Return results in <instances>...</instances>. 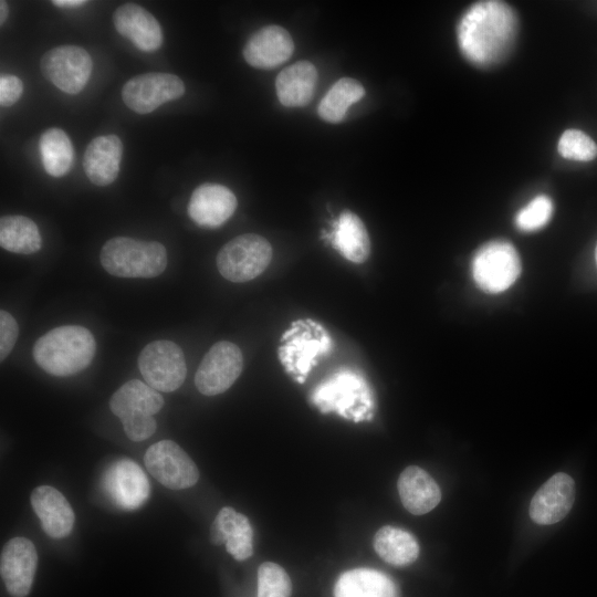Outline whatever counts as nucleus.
Here are the masks:
<instances>
[{
  "label": "nucleus",
  "mask_w": 597,
  "mask_h": 597,
  "mask_svg": "<svg viewBox=\"0 0 597 597\" xmlns=\"http://www.w3.org/2000/svg\"><path fill=\"white\" fill-rule=\"evenodd\" d=\"M517 17L502 1H481L471 6L458 25V43L472 63L489 66L510 51L516 32Z\"/></svg>",
  "instance_id": "obj_1"
},
{
  "label": "nucleus",
  "mask_w": 597,
  "mask_h": 597,
  "mask_svg": "<svg viewBox=\"0 0 597 597\" xmlns=\"http://www.w3.org/2000/svg\"><path fill=\"white\" fill-rule=\"evenodd\" d=\"M95 349V339L87 328L63 325L41 336L32 355L44 371L65 377L85 369L92 363Z\"/></svg>",
  "instance_id": "obj_2"
},
{
  "label": "nucleus",
  "mask_w": 597,
  "mask_h": 597,
  "mask_svg": "<svg viewBox=\"0 0 597 597\" xmlns=\"http://www.w3.org/2000/svg\"><path fill=\"white\" fill-rule=\"evenodd\" d=\"M101 263L105 271L115 276L150 279L165 271L167 252L157 241L115 237L104 243Z\"/></svg>",
  "instance_id": "obj_3"
},
{
  "label": "nucleus",
  "mask_w": 597,
  "mask_h": 597,
  "mask_svg": "<svg viewBox=\"0 0 597 597\" xmlns=\"http://www.w3.org/2000/svg\"><path fill=\"white\" fill-rule=\"evenodd\" d=\"M164 406L161 395L149 385L132 379L111 397L109 408L117 416L132 441L148 439L156 431V415Z\"/></svg>",
  "instance_id": "obj_4"
},
{
  "label": "nucleus",
  "mask_w": 597,
  "mask_h": 597,
  "mask_svg": "<svg viewBox=\"0 0 597 597\" xmlns=\"http://www.w3.org/2000/svg\"><path fill=\"white\" fill-rule=\"evenodd\" d=\"M314 404L323 412L334 411L359 421L373 410V397L366 381L357 374L343 370L323 381L313 394Z\"/></svg>",
  "instance_id": "obj_5"
},
{
  "label": "nucleus",
  "mask_w": 597,
  "mask_h": 597,
  "mask_svg": "<svg viewBox=\"0 0 597 597\" xmlns=\"http://www.w3.org/2000/svg\"><path fill=\"white\" fill-rule=\"evenodd\" d=\"M271 259L270 242L262 235L245 233L231 239L220 249L217 268L226 280L242 283L259 276Z\"/></svg>",
  "instance_id": "obj_6"
},
{
  "label": "nucleus",
  "mask_w": 597,
  "mask_h": 597,
  "mask_svg": "<svg viewBox=\"0 0 597 597\" xmlns=\"http://www.w3.org/2000/svg\"><path fill=\"white\" fill-rule=\"evenodd\" d=\"M283 345L279 348V357L287 373L294 374L303 381L315 358L325 354L332 347L327 332L316 322L301 320L293 323L292 328L282 337Z\"/></svg>",
  "instance_id": "obj_7"
},
{
  "label": "nucleus",
  "mask_w": 597,
  "mask_h": 597,
  "mask_svg": "<svg viewBox=\"0 0 597 597\" xmlns=\"http://www.w3.org/2000/svg\"><path fill=\"white\" fill-rule=\"evenodd\" d=\"M521 273V260L515 248L502 240L482 245L472 260V275L476 285L486 293L507 290Z\"/></svg>",
  "instance_id": "obj_8"
},
{
  "label": "nucleus",
  "mask_w": 597,
  "mask_h": 597,
  "mask_svg": "<svg viewBox=\"0 0 597 597\" xmlns=\"http://www.w3.org/2000/svg\"><path fill=\"white\" fill-rule=\"evenodd\" d=\"M138 367L146 384L164 392L178 389L187 375L184 353L171 341L147 344L138 356Z\"/></svg>",
  "instance_id": "obj_9"
},
{
  "label": "nucleus",
  "mask_w": 597,
  "mask_h": 597,
  "mask_svg": "<svg viewBox=\"0 0 597 597\" xmlns=\"http://www.w3.org/2000/svg\"><path fill=\"white\" fill-rule=\"evenodd\" d=\"M43 75L59 90L77 94L86 85L93 69L87 51L76 45H61L45 52L40 61Z\"/></svg>",
  "instance_id": "obj_10"
},
{
  "label": "nucleus",
  "mask_w": 597,
  "mask_h": 597,
  "mask_svg": "<svg viewBox=\"0 0 597 597\" xmlns=\"http://www.w3.org/2000/svg\"><path fill=\"white\" fill-rule=\"evenodd\" d=\"M242 368L240 348L228 341L218 342L206 353L196 371V387L206 396L222 394L234 384Z\"/></svg>",
  "instance_id": "obj_11"
},
{
  "label": "nucleus",
  "mask_w": 597,
  "mask_h": 597,
  "mask_svg": "<svg viewBox=\"0 0 597 597\" xmlns=\"http://www.w3.org/2000/svg\"><path fill=\"white\" fill-rule=\"evenodd\" d=\"M144 461L149 473L171 490L190 488L199 479L196 463L171 440H161L151 444L145 453Z\"/></svg>",
  "instance_id": "obj_12"
},
{
  "label": "nucleus",
  "mask_w": 597,
  "mask_h": 597,
  "mask_svg": "<svg viewBox=\"0 0 597 597\" xmlns=\"http://www.w3.org/2000/svg\"><path fill=\"white\" fill-rule=\"evenodd\" d=\"M184 82L170 73H146L132 77L122 88L125 105L138 114H148L164 103L181 97Z\"/></svg>",
  "instance_id": "obj_13"
},
{
  "label": "nucleus",
  "mask_w": 597,
  "mask_h": 597,
  "mask_svg": "<svg viewBox=\"0 0 597 597\" xmlns=\"http://www.w3.org/2000/svg\"><path fill=\"white\" fill-rule=\"evenodd\" d=\"M102 488L115 506L126 511L139 509L150 492L145 472L129 459L117 460L104 471Z\"/></svg>",
  "instance_id": "obj_14"
},
{
  "label": "nucleus",
  "mask_w": 597,
  "mask_h": 597,
  "mask_svg": "<svg viewBox=\"0 0 597 597\" xmlns=\"http://www.w3.org/2000/svg\"><path fill=\"white\" fill-rule=\"evenodd\" d=\"M38 565L34 544L25 537H13L1 551L0 572L6 588L13 597H25L32 587Z\"/></svg>",
  "instance_id": "obj_15"
},
{
  "label": "nucleus",
  "mask_w": 597,
  "mask_h": 597,
  "mask_svg": "<svg viewBox=\"0 0 597 597\" xmlns=\"http://www.w3.org/2000/svg\"><path fill=\"white\" fill-rule=\"evenodd\" d=\"M574 501V480L567 473L558 472L535 492L528 513L531 519L540 525L555 524L568 514Z\"/></svg>",
  "instance_id": "obj_16"
},
{
  "label": "nucleus",
  "mask_w": 597,
  "mask_h": 597,
  "mask_svg": "<svg viewBox=\"0 0 597 597\" xmlns=\"http://www.w3.org/2000/svg\"><path fill=\"white\" fill-rule=\"evenodd\" d=\"M234 193L219 184L197 187L188 203V214L200 227L218 228L228 221L237 208Z\"/></svg>",
  "instance_id": "obj_17"
},
{
  "label": "nucleus",
  "mask_w": 597,
  "mask_h": 597,
  "mask_svg": "<svg viewBox=\"0 0 597 597\" xmlns=\"http://www.w3.org/2000/svg\"><path fill=\"white\" fill-rule=\"evenodd\" d=\"M294 42L291 34L280 25H266L256 31L243 48L244 60L253 67L274 69L292 55Z\"/></svg>",
  "instance_id": "obj_18"
},
{
  "label": "nucleus",
  "mask_w": 597,
  "mask_h": 597,
  "mask_svg": "<svg viewBox=\"0 0 597 597\" xmlns=\"http://www.w3.org/2000/svg\"><path fill=\"white\" fill-rule=\"evenodd\" d=\"M116 31L144 52H154L163 43V31L157 19L135 3L119 6L113 13Z\"/></svg>",
  "instance_id": "obj_19"
},
{
  "label": "nucleus",
  "mask_w": 597,
  "mask_h": 597,
  "mask_svg": "<svg viewBox=\"0 0 597 597\" xmlns=\"http://www.w3.org/2000/svg\"><path fill=\"white\" fill-rule=\"evenodd\" d=\"M210 541L226 544L228 553L237 561H245L253 554V530L248 517L230 506L222 507L211 528Z\"/></svg>",
  "instance_id": "obj_20"
},
{
  "label": "nucleus",
  "mask_w": 597,
  "mask_h": 597,
  "mask_svg": "<svg viewBox=\"0 0 597 597\" xmlns=\"http://www.w3.org/2000/svg\"><path fill=\"white\" fill-rule=\"evenodd\" d=\"M30 500L43 531L50 537L63 538L71 533L74 512L60 491L50 485H41L32 491Z\"/></svg>",
  "instance_id": "obj_21"
},
{
  "label": "nucleus",
  "mask_w": 597,
  "mask_h": 597,
  "mask_svg": "<svg viewBox=\"0 0 597 597\" xmlns=\"http://www.w3.org/2000/svg\"><path fill=\"white\" fill-rule=\"evenodd\" d=\"M123 144L116 135L97 136L87 145L83 168L87 178L96 186H107L118 176Z\"/></svg>",
  "instance_id": "obj_22"
},
{
  "label": "nucleus",
  "mask_w": 597,
  "mask_h": 597,
  "mask_svg": "<svg viewBox=\"0 0 597 597\" xmlns=\"http://www.w3.org/2000/svg\"><path fill=\"white\" fill-rule=\"evenodd\" d=\"M399 498L407 511L422 515L433 510L441 500V491L434 479L417 465L407 467L397 482Z\"/></svg>",
  "instance_id": "obj_23"
},
{
  "label": "nucleus",
  "mask_w": 597,
  "mask_h": 597,
  "mask_svg": "<svg viewBox=\"0 0 597 597\" xmlns=\"http://www.w3.org/2000/svg\"><path fill=\"white\" fill-rule=\"evenodd\" d=\"M316 82L317 71L314 64L308 61L296 62L277 75V98L286 107H303L312 101Z\"/></svg>",
  "instance_id": "obj_24"
},
{
  "label": "nucleus",
  "mask_w": 597,
  "mask_h": 597,
  "mask_svg": "<svg viewBox=\"0 0 597 597\" xmlns=\"http://www.w3.org/2000/svg\"><path fill=\"white\" fill-rule=\"evenodd\" d=\"M334 597H398V589L386 574L360 567L349 569L338 577Z\"/></svg>",
  "instance_id": "obj_25"
},
{
  "label": "nucleus",
  "mask_w": 597,
  "mask_h": 597,
  "mask_svg": "<svg viewBox=\"0 0 597 597\" xmlns=\"http://www.w3.org/2000/svg\"><path fill=\"white\" fill-rule=\"evenodd\" d=\"M332 243L348 261L365 262L370 253V240L362 219L349 210L338 218L333 231Z\"/></svg>",
  "instance_id": "obj_26"
},
{
  "label": "nucleus",
  "mask_w": 597,
  "mask_h": 597,
  "mask_svg": "<svg viewBox=\"0 0 597 597\" xmlns=\"http://www.w3.org/2000/svg\"><path fill=\"white\" fill-rule=\"evenodd\" d=\"M374 548L378 556L394 566H407L419 555L416 537L399 527L385 525L374 536Z\"/></svg>",
  "instance_id": "obj_27"
},
{
  "label": "nucleus",
  "mask_w": 597,
  "mask_h": 597,
  "mask_svg": "<svg viewBox=\"0 0 597 597\" xmlns=\"http://www.w3.org/2000/svg\"><path fill=\"white\" fill-rule=\"evenodd\" d=\"M41 234L33 220L24 216H4L0 219V244L19 254L35 253L41 249Z\"/></svg>",
  "instance_id": "obj_28"
},
{
  "label": "nucleus",
  "mask_w": 597,
  "mask_h": 597,
  "mask_svg": "<svg viewBox=\"0 0 597 597\" xmlns=\"http://www.w3.org/2000/svg\"><path fill=\"white\" fill-rule=\"evenodd\" d=\"M39 149L45 171L53 177L66 175L74 160L73 145L64 130L49 128L40 137Z\"/></svg>",
  "instance_id": "obj_29"
},
{
  "label": "nucleus",
  "mask_w": 597,
  "mask_h": 597,
  "mask_svg": "<svg viewBox=\"0 0 597 597\" xmlns=\"http://www.w3.org/2000/svg\"><path fill=\"white\" fill-rule=\"evenodd\" d=\"M365 94L360 82L343 77L335 82L322 98L317 113L318 116L332 124L341 123L350 105L358 102Z\"/></svg>",
  "instance_id": "obj_30"
},
{
  "label": "nucleus",
  "mask_w": 597,
  "mask_h": 597,
  "mask_svg": "<svg viewBox=\"0 0 597 597\" xmlns=\"http://www.w3.org/2000/svg\"><path fill=\"white\" fill-rule=\"evenodd\" d=\"M292 583L284 568L265 562L258 569V597H291Z\"/></svg>",
  "instance_id": "obj_31"
},
{
  "label": "nucleus",
  "mask_w": 597,
  "mask_h": 597,
  "mask_svg": "<svg viewBox=\"0 0 597 597\" xmlns=\"http://www.w3.org/2000/svg\"><path fill=\"white\" fill-rule=\"evenodd\" d=\"M558 151L567 159L588 161L597 156V145L584 132L567 129L558 140Z\"/></svg>",
  "instance_id": "obj_32"
},
{
  "label": "nucleus",
  "mask_w": 597,
  "mask_h": 597,
  "mask_svg": "<svg viewBox=\"0 0 597 597\" xmlns=\"http://www.w3.org/2000/svg\"><path fill=\"white\" fill-rule=\"evenodd\" d=\"M552 212V200L544 195L537 196L517 212L515 224L522 231H535L549 221Z\"/></svg>",
  "instance_id": "obj_33"
},
{
  "label": "nucleus",
  "mask_w": 597,
  "mask_h": 597,
  "mask_svg": "<svg viewBox=\"0 0 597 597\" xmlns=\"http://www.w3.org/2000/svg\"><path fill=\"white\" fill-rule=\"evenodd\" d=\"M19 335L14 317L7 311H0V359L3 362L11 353Z\"/></svg>",
  "instance_id": "obj_34"
},
{
  "label": "nucleus",
  "mask_w": 597,
  "mask_h": 597,
  "mask_svg": "<svg viewBox=\"0 0 597 597\" xmlns=\"http://www.w3.org/2000/svg\"><path fill=\"white\" fill-rule=\"evenodd\" d=\"M22 81L11 74L0 76V105L3 107L13 105L22 95Z\"/></svg>",
  "instance_id": "obj_35"
},
{
  "label": "nucleus",
  "mask_w": 597,
  "mask_h": 597,
  "mask_svg": "<svg viewBox=\"0 0 597 597\" xmlns=\"http://www.w3.org/2000/svg\"><path fill=\"white\" fill-rule=\"evenodd\" d=\"M51 2L60 8H76L86 3L84 0H53Z\"/></svg>",
  "instance_id": "obj_36"
},
{
  "label": "nucleus",
  "mask_w": 597,
  "mask_h": 597,
  "mask_svg": "<svg viewBox=\"0 0 597 597\" xmlns=\"http://www.w3.org/2000/svg\"><path fill=\"white\" fill-rule=\"evenodd\" d=\"M9 13V9L6 1H0V23L3 24V22L7 20Z\"/></svg>",
  "instance_id": "obj_37"
},
{
  "label": "nucleus",
  "mask_w": 597,
  "mask_h": 597,
  "mask_svg": "<svg viewBox=\"0 0 597 597\" xmlns=\"http://www.w3.org/2000/svg\"><path fill=\"white\" fill-rule=\"evenodd\" d=\"M595 256H596V261H597V247H596V252H595Z\"/></svg>",
  "instance_id": "obj_38"
}]
</instances>
